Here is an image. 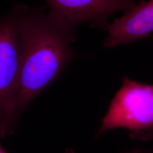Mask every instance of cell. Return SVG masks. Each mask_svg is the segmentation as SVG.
Listing matches in <instances>:
<instances>
[{
	"label": "cell",
	"mask_w": 153,
	"mask_h": 153,
	"mask_svg": "<svg viewBox=\"0 0 153 153\" xmlns=\"http://www.w3.org/2000/svg\"><path fill=\"white\" fill-rule=\"evenodd\" d=\"M0 153H8L6 151L5 149L1 146V143H0Z\"/></svg>",
	"instance_id": "7"
},
{
	"label": "cell",
	"mask_w": 153,
	"mask_h": 153,
	"mask_svg": "<svg viewBox=\"0 0 153 153\" xmlns=\"http://www.w3.org/2000/svg\"><path fill=\"white\" fill-rule=\"evenodd\" d=\"M65 153H74V151L72 149H70V148H68L66 150Z\"/></svg>",
	"instance_id": "8"
},
{
	"label": "cell",
	"mask_w": 153,
	"mask_h": 153,
	"mask_svg": "<svg viewBox=\"0 0 153 153\" xmlns=\"http://www.w3.org/2000/svg\"><path fill=\"white\" fill-rule=\"evenodd\" d=\"M117 128L127 129L134 140L145 141L153 137V84L123 76L97 135Z\"/></svg>",
	"instance_id": "2"
},
{
	"label": "cell",
	"mask_w": 153,
	"mask_h": 153,
	"mask_svg": "<svg viewBox=\"0 0 153 153\" xmlns=\"http://www.w3.org/2000/svg\"><path fill=\"white\" fill-rule=\"evenodd\" d=\"M103 48H112L141 39L153 32V0L142 1L109 25Z\"/></svg>",
	"instance_id": "5"
},
{
	"label": "cell",
	"mask_w": 153,
	"mask_h": 153,
	"mask_svg": "<svg viewBox=\"0 0 153 153\" xmlns=\"http://www.w3.org/2000/svg\"><path fill=\"white\" fill-rule=\"evenodd\" d=\"M22 59L14 104L16 122L34 99L58 79L74 57L76 38L71 27L46 5L29 7L19 4Z\"/></svg>",
	"instance_id": "1"
},
{
	"label": "cell",
	"mask_w": 153,
	"mask_h": 153,
	"mask_svg": "<svg viewBox=\"0 0 153 153\" xmlns=\"http://www.w3.org/2000/svg\"><path fill=\"white\" fill-rule=\"evenodd\" d=\"M139 153H153V150H137Z\"/></svg>",
	"instance_id": "6"
},
{
	"label": "cell",
	"mask_w": 153,
	"mask_h": 153,
	"mask_svg": "<svg viewBox=\"0 0 153 153\" xmlns=\"http://www.w3.org/2000/svg\"><path fill=\"white\" fill-rule=\"evenodd\" d=\"M46 6L63 21L76 29L84 22L91 27L107 31L109 16L118 11H126L137 0H46Z\"/></svg>",
	"instance_id": "4"
},
{
	"label": "cell",
	"mask_w": 153,
	"mask_h": 153,
	"mask_svg": "<svg viewBox=\"0 0 153 153\" xmlns=\"http://www.w3.org/2000/svg\"><path fill=\"white\" fill-rule=\"evenodd\" d=\"M19 4L0 15V138L13 135L17 123L14 110L19 86L22 47Z\"/></svg>",
	"instance_id": "3"
},
{
	"label": "cell",
	"mask_w": 153,
	"mask_h": 153,
	"mask_svg": "<svg viewBox=\"0 0 153 153\" xmlns=\"http://www.w3.org/2000/svg\"><path fill=\"white\" fill-rule=\"evenodd\" d=\"M139 153L137 152V150H133V151H131V152H126V153Z\"/></svg>",
	"instance_id": "9"
}]
</instances>
